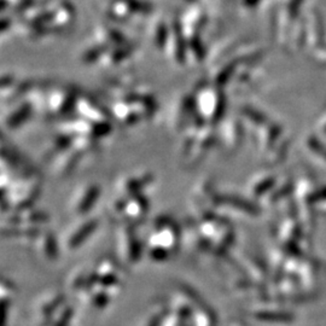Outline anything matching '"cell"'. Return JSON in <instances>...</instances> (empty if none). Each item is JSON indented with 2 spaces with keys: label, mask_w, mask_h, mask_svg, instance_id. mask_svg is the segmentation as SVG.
Masks as SVG:
<instances>
[{
  "label": "cell",
  "mask_w": 326,
  "mask_h": 326,
  "mask_svg": "<svg viewBox=\"0 0 326 326\" xmlns=\"http://www.w3.org/2000/svg\"><path fill=\"white\" fill-rule=\"evenodd\" d=\"M98 223V219L88 217L87 220L82 221V223H79L78 226L73 227V230L64 236L65 245L69 249H74L76 246L81 245V244L83 243V241L87 239L89 236L93 233V231L96 230Z\"/></svg>",
  "instance_id": "5b68a950"
},
{
  "label": "cell",
  "mask_w": 326,
  "mask_h": 326,
  "mask_svg": "<svg viewBox=\"0 0 326 326\" xmlns=\"http://www.w3.org/2000/svg\"><path fill=\"white\" fill-rule=\"evenodd\" d=\"M119 241L120 255L126 260V264L133 265L138 262L140 256V243L136 233L131 227H123L119 233Z\"/></svg>",
  "instance_id": "7a4b0ae2"
},
{
  "label": "cell",
  "mask_w": 326,
  "mask_h": 326,
  "mask_svg": "<svg viewBox=\"0 0 326 326\" xmlns=\"http://www.w3.org/2000/svg\"><path fill=\"white\" fill-rule=\"evenodd\" d=\"M148 250L150 256L155 260H165L173 250H175L178 243V235L175 226L169 220H159L150 231Z\"/></svg>",
  "instance_id": "6da1fadb"
},
{
  "label": "cell",
  "mask_w": 326,
  "mask_h": 326,
  "mask_svg": "<svg viewBox=\"0 0 326 326\" xmlns=\"http://www.w3.org/2000/svg\"><path fill=\"white\" fill-rule=\"evenodd\" d=\"M99 197V188L96 185L82 186L73 194L70 201V210L74 214H86L92 207L94 202Z\"/></svg>",
  "instance_id": "3957f363"
},
{
  "label": "cell",
  "mask_w": 326,
  "mask_h": 326,
  "mask_svg": "<svg viewBox=\"0 0 326 326\" xmlns=\"http://www.w3.org/2000/svg\"><path fill=\"white\" fill-rule=\"evenodd\" d=\"M151 181L152 175H150L149 173H134V174H130L120 179L117 190L122 196L143 193L144 191L146 192L148 188L151 185L150 184Z\"/></svg>",
  "instance_id": "277c9868"
}]
</instances>
